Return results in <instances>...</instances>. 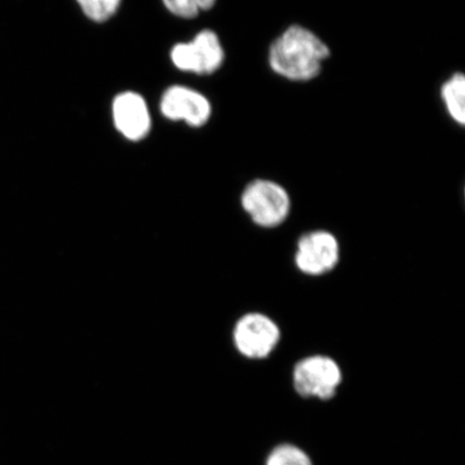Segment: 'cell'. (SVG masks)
I'll return each mask as SVG.
<instances>
[{"label":"cell","mask_w":465,"mask_h":465,"mask_svg":"<svg viewBox=\"0 0 465 465\" xmlns=\"http://www.w3.org/2000/svg\"><path fill=\"white\" fill-rule=\"evenodd\" d=\"M331 49L316 33L290 25L272 42L267 54L271 71L291 83H308L322 72Z\"/></svg>","instance_id":"6da1fadb"},{"label":"cell","mask_w":465,"mask_h":465,"mask_svg":"<svg viewBox=\"0 0 465 465\" xmlns=\"http://www.w3.org/2000/svg\"><path fill=\"white\" fill-rule=\"evenodd\" d=\"M242 206L255 224L272 229L288 218L291 199L282 184L270 179H255L243 189Z\"/></svg>","instance_id":"7a4b0ae2"},{"label":"cell","mask_w":465,"mask_h":465,"mask_svg":"<svg viewBox=\"0 0 465 465\" xmlns=\"http://www.w3.org/2000/svg\"><path fill=\"white\" fill-rule=\"evenodd\" d=\"M341 378V368L335 360L312 356L294 366L293 386L301 397L327 401L335 397Z\"/></svg>","instance_id":"3957f363"},{"label":"cell","mask_w":465,"mask_h":465,"mask_svg":"<svg viewBox=\"0 0 465 465\" xmlns=\"http://www.w3.org/2000/svg\"><path fill=\"white\" fill-rule=\"evenodd\" d=\"M171 57L180 71L213 74L223 67L225 52L218 35L211 29H203L192 42L174 45Z\"/></svg>","instance_id":"277c9868"},{"label":"cell","mask_w":465,"mask_h":465,"mask_svg":"<svg viewBox=\"0 0 465 465\" xmlns=\"http://www.w3.org/2000/svg\"><path fill=\"white\" fill-rule=\"evenodd\" d=\"M232 336L237 351L243 357L260 360L275 351L281 340V330L270 317L252 312L238 320Z\"/></svg>","instance_id":"5b68a950"},{"label":"cell","mask_w":465,"mask_h":465,"mask_svg":"<svg viewBox=\"0 0 465 465\" xmlns=\"http://www.w3.org/2000/svg\"><path fill=\"white\" fill-rule=\"evenodd\" d=\"M340 261L337 238L328 231L306 232L298 242L295 264L308 276H322L333 271Z\"/></svg>","instance_id":"8992f818"},{"label":"cell","mask_w":465,"mask_h":465,"mask_svg":"<svg viewBox=\"0 0 465 465\" xmlns=\"http://www.w3.org/2000/svg\"><path fill=\"white\" fill-rule=\"evenodd\" d=\"M160 108L166 119L183 121L193 127L205 125L213 114L212 104L205 96L183 85L167 89L162 96Z\"/></svg>","instance_id":"52a82bcc"},{"label":"cell","mask_w":465,"mask_h":465,"mask_svg":"<svg viewBox=\"0 0 465 465\" xmlns=\"http://www.w3.org/2000/svg\"><path fill=\"white\" fill-rule=\"evenodd\" d=\"M113 116L116 130L131 142L148 136L151 116L144 98L135 92L121 93L114 98Z\"/></svg>","instance_id":"ba28073f"},{"label":"cell","mask_w":465,"mask_h":465,"mask_svg":"<svg viewBox=\"0 0 465 465\" xmlns=\"http://www.w3.org/2000/svg\"><path fill=\"white\" fill-rule=\"evenodd\" d=\"M440 100L446 113L456 124H465V77L462 73L450 75L440 86Z\"/></svg>","instance_id":"9c48e42d"},{"label":"cell","mask_w":465,"mask_h":465,"mask_svg":"<svg viewBox=\"0 0 465 465\" xmlns=\"http://www.w3.org/2000/svg\"><path fill=\"white\" fill-rule=\"evenodd\" d=\"M75 2L89 19L103 23L115 15L122 0H75Z\"/></svg>","instance_id":"30bf717a"},{"label":"cell","mask_w":465,"mask_h":465,"mask_svg":"<svg viewBox=\"0 0 465 465\" xmlns=\"http://www.w3.org/2000/svg\"><path fill=\"white\" fill-rule=\"evenodd\" d=\"M266 465H312L310 457L293 445L276 447L267 459Z\"/></svg>","instance_id":"8fae6325"},{"label":"cell","mask_w":465,"mask_h":465,"mask_svg":"<svg viewBox=\"0 0 465 465\" xmlns=\"http://www.w3.org/2000/svg\"><path fill=\"white\" fill-rule=\"evenodd\" d=\"M166 9L183 19H193L200 14L196 0H162Z\"/></svg>","instance_id":"7c38bea8"},{"label":"cell","mask_w":465,"mask_h":465,"mask_svg":"<svg viewBox=\"0 0 465 465\" xmlns=\"http://www.w3.org/2000/svg\"><path fill=\"white\" fill-rule=\"evenodd\" d=\"M217 0H196L197 8L201 11L211 10L216 5Z\"/></svg>","instance_id":"4fadbf2b"}]
</instances>
